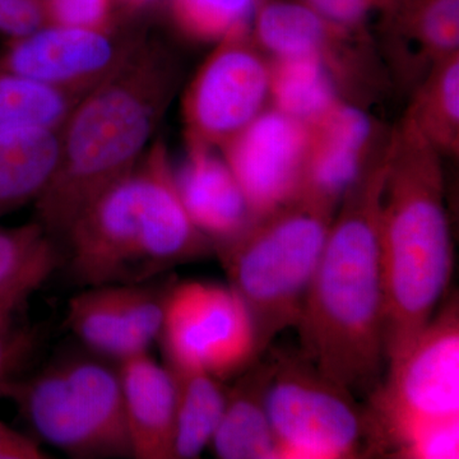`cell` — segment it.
Masks as SVG:
<instances>
[{
    "label": "cell",
    "instance_id": "2",
    "mask_svg": "<svg viewBox=\"0 0 459 459\" xmlns=\"http://www.w3.org/2000/svg\"><path fill=\"white\" fill-rule=\"evenodd\" d=\"M179 56L147 38L113 75L84 93L59 129V157L36 199L38 222L65 237L87 205L146 155L181 82Z\"/></svg>",
    "mask_w": 459,
    "mask_h": 459
},
{
    "label": "cell",
    "instance_id": "3",
    "mask_svg": "<svg viewBox=\"0 0 459 459\" xmlns=\"http://www.w3.org/2000/svg\"><path fill=\"white\" fill-rule=\"evenodd\" d=\"M443 159L406 114L391 126L379 228L386 367L430 322L451 282Z\"/></svg>",
    "mask_w": 459,
    "mask_h": 459
},
{
    "label": "cell",
    "instance_id": "26",
    "mask_svg": "<svg viewBox=\"0 0 459 459\" xmlns=\"http://www.w3.org/2000/svg\"><path fill=\"white\" fill-rule=\"evenodd\" d=\"M264 0H166L178 31L198 42H216L250 29Z\"/></svg>",
    "mask_w": 459,
    "mask_h": 459
},
{
    "label": "cell",
    "instance_id": "5",
    "mask_svg": "<svg viewBox=\"0 0 459 459\" xmlns=\"http://www.w3.org/2000/svg\"><path fill=\"white\" fill-rule=\"evenodd\" d=\"M334 213L298 198L214 249L252 316L259 356L298 325Z\"/></svg>",
    "mask_w": 459,
    "mask_h": 459
},
{
    "label": "cell",
    "instance_id": "11",
    "mask_svg": "<svg viewBox=\"0 0 459 459\" xmlns=\"http://www.w3.org/2000/svg\"><path fill=\"white\" fill-rule=\"evenodd\" d=\"M369 397L374 425L459 419V304L440 303L406 352L388 365Z\"/></svg>",
    "mask_w": 459,
    "mask_h": 459
},
{
    "label": "cell",
    "instance_id": "21",
    "mask_svg": "<svg viewBox=\"0 0 459 459\" xmlns=\"http://www.w3.org/2000/svg\"><path fill=\"white\" fill-rule=\"evenodd\" d=\"M56 263L57 253L51 241L25 270L0 286V400H7L32 351V332L23 325V312Z\"/></svg>",
    "mask_w": 459,
    "mask_h": 459
},
{
    "label": "cell",
    "instance_id": "17",
    "mask_svg": "<svg viewBox=\"0 0 459 459\" xmlns=\"http://www.w3.org/2000/svg\"><path fill=\"white\" fill-rule=\"evenodd\" d=\"M174 170L186 212L214 249L253 221L246 195L216 148L186 143V159Z\"/></svg>",
    "mask_w": 459,
    "mask_h": 459
},
{
    "label": "cell",
    "instance_id": "18",
    "mask_svg": "<svg viewBox=\"0 0 459 459\" xmlns=\"http://www.w3.org/2000/svg\"><path fill=\"white\" fill-rule=\"evenodd\" d=\"M133 458L172 459L177 385L168 365L143 352L117 362Z\"/></svg>",
    "mask_w": 459,
    "mask_h": 459
},
{
    "label": "cell",
    "instance_id": "6",
    "mask_svg": "<svg viewBox=\"0 0 459 459\" xmlns=\"http://www.w3.org/2000/svg\"><path fill=\"white\" fill-rule=\"evenodd\" d=\"M7 400L38 439L69 457H133L119 370L100 356H69L20 377Z\"/></svg>",
    "mask_w": 459,
    "mask_h": 459
},
{
    "label": "cell",
    "instance_id": "15",
    "mask_svg": "<svg viewBox=\"0 0 459 459\" xmlns=\"http://www.w3.org/2000/svg\"><path fill=\"white\" fill-rule=\"evenodd\" d=\"M391 128L369 108L336 102L310 124V143L296 199L336 212L341 199L374 156L385 146Z\"/></svg>",
    "mask_w": 459,
    "mask_h": 459
},
{
    "label": "cell",
    "instance_id": "12",
    "mask_svg": "<svg viewBox=\"0 0 459 459\" xmlns=\"http://www.w3.org/2000/svg\"><path fill=\"white\" fill-rule=\"evenodd\" d=\"M148 38L137 27L77 29L45 25L8 40L0 71L83 96L113 75Z\"/></svg>",
    "mask_w": 459,
    "mask_h": 459
},
{
    "label": "cell",
    "instance_id": "14",
    "mask_svg": "<svg viewBox=\"0 0 459 459\" xmlns=\"http://www.w3.org/2000/svg\"><path fill=\"white\" fill-rule=\"evenodd\" d=\"M156 281L87 287L69 300L66 328L105 360L148 352L161 334L172 286Z\"/></svg>",
    "mask_w": 459,
    "mask_h": 459
},
{
    "label": "cell",
    "instance_id": "28",
    "mask_svg": "<svg viewBox=\"0 0 459 459\" xmlns=\"http://www.w3.org/2000/svg\"><path fill=\"white\" fill-rule=\"evenodd\" d=\"M45 25L77 29H110L117 26L114 0H41Z\"/></svg>",
    "mask_w": 459,
    "mask_h": 459
},
{
    "label": "cell",
    "instance_id": "20",
    "mask_svg": "<svg viewBox=\"0 0 459 459\" xmlns=\"http://www.w3.org/2000/svg\"><path fill=\"white\" fill-rule=\"evenodd\" d=\"M59 129L21 128L0 135V217L35 204L56 171Z\"/></svg>",
    "mask_w": 459,
    "mask_h": 459
},
{
    "label": "cell",
    "instance_id": "10",
    "mask_svg": "<svg viewBox=\"0 0 459 459\" xmlns=\"http://www.w3.org/2000/svg\"><path fill=\"white\" fill-rule=\"evenodd\" d=\"M270 56L250 29L214 44L183 93L186 143L220 150L270 107Z\"/></svg>",
    "mask_w": 459,
    "mask_h": 459
},
{
    "label": "cell",
    "instance_id": "19",
    "mask_svg": "<svg viewBox=\"0 0 459 459\" xmlns=\"http://www.w3.org/2000/svg\"><path fill=\"white\" fill-rule=\"evenodd\" d=\"M271 359L263 356L230 385L225 411L211 446L221 459H279L277 443L265 409Z\"/></svg>",
    "mask_w": 459,
    "mask_h": 459
},
{
    "label": "cell",
    "instance_id": "24",
    "mask_svg": "<svg viewBox=\"0 0 459 459\" xmlns=\"http://www.w3.org/2000/svg\"><path fill=\"white\" fill-rule=\"evenodd\" d=\"M270 107L309 126L342 100L310 56H270Z\"/></svg>",
    "mask_w": 459,
    "mask_h": 459
},
{
    "label": "cell",
    "instance_id": "13",
    "mask_svg": "<svg viewBox=\"0 0 459 459\" xmlns=\"http://www.w3.org/2000/svg\"><path fill=\"white\" fill-rule=\"evenodd\" d=\"M309 143V124L268 107L220 148L253 221L298 197Z\"/></svg>",
    "mask_w": 459,
    "mask_h": 459
},
{
    "label": "cell",
    "instance_id": "32",
    "mask_svg": "<svg viewBox=\"0 0 459 459\" xmlns=\"http://www.w3.org/2000/svg\"><path fill=\"white\" fill-rule=\"evenodd\" d=\"M114 3L117 11L122 9L131 14L146 13L160 5H166V0H114Z\"/></svg>",
    "mask_w": 459,
    "mask_h": 459
},
{
    "label": "cell",
    "instance_id": "25",
    "mask_svg": "<svg viewBox=\"0 0 459 459\" xmlns=\"http://www.w3.org/2000/svg\"><path fill=\"white\" fill-rule=\"evenodd\" d=\"M81 98L0 71V135L21 128L60 129Z\"/></svg>",
    "mask_w": 459,
    "mask_h": 459
},
{
    "label": "cell",
    "instance_id": "27",
    "mask_svg": "<svg viewBox=\"0 0 459 459\" xmlns=\"http://www.w3.org/2000/svg\"><path fill=\"white\" fill-rule=\"evenodd\" d=\"M53 241L38 221L0 225V286L21 273Z\"/></svg>",
    "mask_w": 459,
    "mask_h": 459
},
{
    "label": "cell",
    "instance_id": "4",
    "mask_svg": "<svg viewBox=\"0 0 459 459\" xmlns=\"http://www.w3.org/2000/svg\"><path fill=\"white\" fill-rule=\"evenodd\" d=\"M65 238L69 268L84 287L147 282L214 253L184 207L162 141L93 199Z\"/></svg>",
    "mask_w": 459,
    "mask_h": 459
},
{
    "label": "cell",
    "instance_id": "7",
    "mask_svg": "<svg viewBox=\"0 0 459 459\" xmlns=\"http://www.w3.org/2000/svg\"><path fill=\"white\" fill-rule=\"evenodd\" d=\"M265 409L279 459H351L377 455L368 407L301 352L270 353Z\"/></svg>",
    "mask_w": 459,
    "mask_h": 459
},
{
    "label": "cell",
    "instance_id": "23",
    "mask_svg": "<svg viewBox=\"0 0 459 459\" xmlns=\"http://www.w3.org/2000/svg\"><path fill=\"white\" fill-rule=\"evenodd\" d=\"M407 117L443 157L459 156V51L435 63L411 91Z\"/></svg>",
    "mask_w": 459,
    "mask_h": 459
},
{
    "label": "cell",
    "instance_id": "1",
    "mask_svg": "<svg viewBox=\"0 0 459 459\" xmlns=\"http://www.w3.org/2000/svg\"><path fill=\"white\" fill-rule=\"evenodd\" d=\"M388 141L341 199L295 327L305 358L356 398L379 388L386 367L379 228Z\"/></svg>",
    "mask_w": 459,
    "mask_h": 459
},
{
    "label": "cell",
    "instance_id": "16",
    "mask_svg": "<svg viewBox=\"0 0 459 459\" xmlns=\"http://www.w3.org/2000/svg\"><path fill=\"white\" fill-rule=\"evenodd\" d=\"M373 35L394 89L411 92L435 63L459 51V0H392Z\"/></svg>",
    "mask_w": 459,
    "mask_h": 459
},
{
    "label": "cell",
    "instance_id": "29",
    "mask_svg": "<svg viewBox=\"0 0 459 459\" xmlns=\"http://www.w3.org/2000/svg\"><path fill=\"white\" fill-rule=\"evenodd\" d=\"M320 16L353 29L371 30L377 21L391 8L392 0H300Z\"/></svg>",
    "mask_w": 459,
    "mask_h": 459
},
{
    "label": "cell",
    "instance_id": "22",
    "mask_svg": "<svg viewBox=\"0 0 459 459\" xmlns=\"http://www.w3.org/2000/svg\"><path fill=\"white\" fill-rule=\"evenodd\" d=\"M168 368L177 385L172 459L201 457L221 422L229 385L204 371Z\"/></svg>",
    "mask_w": 459,
    "mask_h": 459
},
{
    "label": "cell",
    "instance_id": "31",
    "mask_svg": "<svg viewBox=\"0 0 459 459\" xmlns=\"http://www.w3.org/2000/svg\"><path fill=\"white\" fill-rule=\"evenodd\" d=\"M35 437L20 433L0 420V459H48Z\"/></svg>",
    "mask_w": 459,
    "mask_h": 459
},
{
    "label": "cell",
    "instance_id": "8",
    "mask_svg": "<svg viewBox=\"0 0 459 459\" xmlns=\"http://www.w3.org/2000/svg\"><path fill=\"white\" fill-rule=\"evenodd\" d=\"M252 33L270 56L312 57L350 104L371 110L394 89L371 30L333 22L300 0H264Z\"/></svg>",
    "mask_w": 459,
    "mask_h": 459
},
{
    "label": "cell",
    "instance_id": "30",
    "mask_svg": "<svg viewBox=\"0 0 459 459\" xmlns=\"http://www.w3.org/2000/svg\"><path fill=\"white\" fill-rule=\"evenodd\" d=\"M45 26L41 0H0V33L8 40Z\"/></svg>",
    "mask_w": 459,
    "mask_h": 459
},
{
    "label": "cell",
    "instance_id": "9",
    "mask_svg": "<svg viewBox=\"0 0 459 459\" xmlns=\"http://www.w3.org/2000/svg\"><path fill=\"white\" fill-rule=\"evenodd\" d=\"M159 340L168 367L204 371L223 382L261 358L249 309L230 285L172 283Z\"/></svg>",
    "mask_w": 459,
    "mask_h": 459
}]
</instances>
